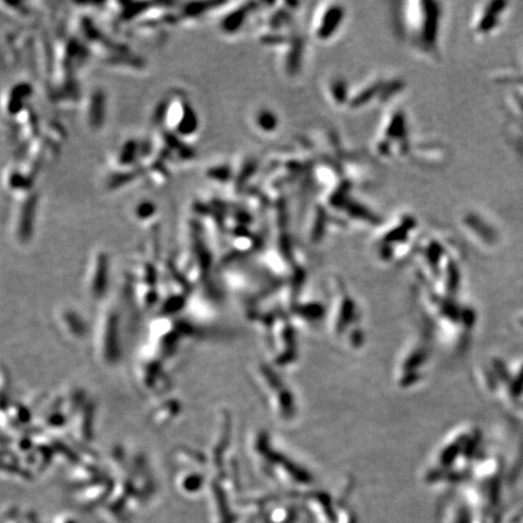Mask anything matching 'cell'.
I'll list each match as a JSON object with an SVG mask.
<instances>
[{
	"label": "cell",
	"instance_id": "6da1fadb",
	"mask_svg": "<svg viewBox=\"0 0 523 523\" xmlns=\"http://www.w3.org/2000/svg\"><path fill=\"white\" fill-rule=\"evenodd\" d=\"M345 17V9L338 3H327L316 10L313 22L311 34L317 41H329L337 33Z\"/></svg>",
	"mask_w": 523,
	"mask_h": 523
},
{
	"label": "cell",
	"instance_id": "7a4b0ae2",
	"mask_svg": "<svg viewBox=\"0 0 523 523\" xmlns=\"http://www.w3.org/2000/svg\"><path fill=\"white\" fill-rule=\"evenodd\" d=\"M253 125L261 131L262 134H274L279 129L280 119L274 110L264 108L258 109L256 113L253 114Z\"/></svg>",
	"mask_w": 523,
	"mask_h": 523
}]
</instances>
